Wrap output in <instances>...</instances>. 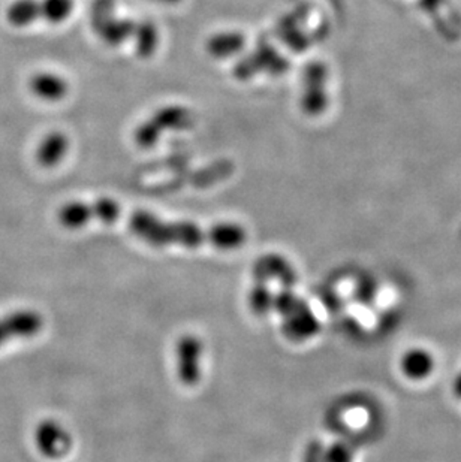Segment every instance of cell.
Returning <instances> with one entry per match:
<instances>
[{"label":"cell","mask_w":461,"mask_h":462,"mask_svg":"<svg viewBox=\"0 0 461 462\" xmlns=\"http://www.w3.org/2000/svg\"><path fill=\"white\" fill-rule=\"evenodd\" d=\"M129 229L139 240L152 247L163 249L180 245L196 249L210 244L219 251H237L248 241V231L233 222L216 223L209 229L187 220H163L150 211H133L129 218Z\"/></svg>","instance_id":"1"},{"label":"cell","mask_w":461,"mask_h":462,"mask_svg":"<svg viewBox=\"0 0 461 462\" xmlns=\"http://www.w3.org/2000/svg\"><path fill=\"white\" fill-rule=\"evenodd\" d=\"M329 67L322 61L314 60L307 63L303 71V92H301V108L309 116H319L329 108L330 96Z\"/></svg>","instance_id":"2"},{"label":"cell","mask_w":461,"mask_h":462,"mask_svg":"<svg viewBox=\"0 0 461 462\" xmlns=\"http://www.w3.org/2000/svg\"><path fill=\"white\" fill-rule=\"evenodd\" d=\"M418 6L427 15L433 28L443 41H460L461 12L454 0H418Z\"/></svg>","instance_id":"3"},{"label":"cell","mask_w":461,"mask_h":462,"mask_svg":"<svg viewBox=\"0 0 461 462\" xmlns=\"http://www.w3.org/2000/svg\"><path fill=\"white\" fill-rule=\"evenodd\" d=\"M45 326V319L38 310L20 308L0 316V347L14 340H30Z\"/></svg>","instance_id":"4"},{"label":"cell","mask_w":461,"mask_h":462,"mask_svg":"<svg viewBox=\"0 0 461 462\" xmlns=\"http://www.w3.org/2000/svg\"><path fill=\"white\" fill-rule=\"evenodd\" d=\"M203 352H204V345L196 335H181L177 341V376L181 385L194 387L200 383L203 376V370H201Z\"/></svg>","instance_id":"5"},{"label":"cell","mask_w":461,"mask_h":462,"mask_svg":"<svg viewBox=\"0 0 461 462\" xmlns=\"http://www.w3.org/2000/svg\"><path fill=\"white\" fill-rule=\"evenodd\" d=\"M34 443L44 458L62 459L72 448V437L56 419H44L35 426Z\"/></svg>","instance_id":"6"},{"label":"cell","mask_w":461,"mask_h":462,"mask_svg":"<svg viewBox=\"0 0 461 462\" xmlns=\"http://www.w3.org/2000/svg\"><path fill=\"white\" fill-rule=\"evenodd\" d=\"M253 277L257 282H264V283H268L270 280H277L283 288L288 289L292 288L298 279L297 271L290 260L277 253H270L259 258L257 264L253 265Z\"/></svg>","instance_id":"7"},{"label":"cell","mask_w":461,"mask_h":462,"mask_svg":"<svg viewBox=\"0 0 461 462\" xmlns=\"http://www.w3.org/2000/svg\"><path fill=\"white\" fill-rule=\"evenodd\" d=\"M71 150V139L62 131H50L35 147V161L41 168L54 170L67 159Z\"/></svg>","instance_id":"8"},{"label":"cell","mask_w":461,"mask_h":462,"mask_svg":"<svg viewBox=\"0 0 461 462\" xmlns=\"http://www.w3.org/2000/svg\"><path fill=\"white\" fill-rule=\"evenodd\" d=\"M28 87L34 98L47 104H58L69 93L67 78L54 71L35 72L29 78Z\"/></svg>","instance_id":"9"},{"label":"cell","mask_w":461,"mask_h":462,"mask_svg":"<svg viewBox=\"0 0 461 462\" xmlns=\"http://www.w3.org/2000/svg\"><path fill=\"white\" fill-rule=\"evenodd\" d=\"M400 371L410 382H425L436 371V356L423 346H414L400 358Z\"/></svg>","instance_id":"10"},{"label":"cell","mask_w":461,"mask_h":462,"mask_svg":"<svg viewBox=\"0 0 461 462\" xmlns=\"http://www.w3.org/2000/svg\"><path fill=\"white\" fill-rule=\"evenodd\" d=\"M307 15L309 10L305 6H298L290 14H286L277 24V35L292 52H303L312 45L314 38L309 34H306L305 28H301V23L305 21Z\"/></svg>","instance_id":"11"},{"label":"cell","mask_w":461,"mask_h":462,"mask_svg":"<svg viewBox=\"0 0 461 462\" xmlns=\"http://www.w3.org/2000/svg\"><path fill=\"white\" fill-rule=\"evenodd\" d=\"M283 331L286 337L294 341L309 340L312 337L318 334L321 330L318 317L314 316L309 304L305 302L303 306L292 313L290 316L283 317Z\"/></svg>","instance_id":"12"},{"label":"cell","mask_w":461,"mask_h":462,"mask_svg":"<svg viewBox=\"0 0 461 462\" xmlns=\"http://www.w3.org/2000/svg\"><path fill=\"white\" fill-rule=\"evenodd\" d=\"M93 220H98L95 203L69 201L58 210L59 225L68 231H80Z\"/></svg>","instance_id":"13"},{"label":"cell","mask_w":461,"mask_h":462,"mask_svg":"<svg viewBox=\"0 0 461 462\" xmlns=\"http://www.w3.org/2000/svg\"><path fill=\"white\" fill-rule=\"evenodd\" d=\"M137 28V21L131 19H120L113 15L111 19L104 23L98 24L95 28L96 34L99 35L100 39L111 47H119L126 43L129 38H132L133 32Z\"/></svg>","instance_id":"14"},{"label":"cell","mask_w":461,"mask_h":462,"mask_svg":"<svg viewBox=\"0 0 461 462\" xmlns=\"http://www.w3.org/2000/svg\"><path fill=\"white\" fill-rule=\"evenodd\" d=\"M5 19L15 28H26L41 21L39 0H12L6 8Z\"/></svg>","instance_id":"15"},{"label":"cell","mask_w":461,"mask_h":462,"mask_svg":"<svg viewBox=\"0 0 461 462\" xmlns=\"http://www.w3.org/2000/svg\"><path fill=\"white\" fill-rule=\"evenodd\" d=\"M246 47V36L240 32H220L207 41V52L214 59L237 56Z\"/></svg>","instance_id":"16"},{"label":"cell","mask_w":461,"mask_h":462,"mask_svg":"<svg viewBox=\"0 0 461 462\" xmlns=\"http://www.w3.org/2000/svg\"><path fill=\"white\" fill-rule=\"evenodd\" d=\"M252 56L257 61L259 72H268L270 76H283L290 69V61L264 39L258 43L257 50L252 52Z\"/></svg>","instance_id":"17"},{"label":"cell","mask_w":461,"mask_h":462,"mask_svg":"<svg viewBox=\"0 0 461 462\" xmlns=\"http://www.w3.org/2000/svg\"><path fill=\"white\" fill-rule=\"evenodd\" d=\"M152 122L156 124L161 132L163 131H183L192 126L194 118L189 109L179 105H170L157 109L152 116Z\"/></svg>","instance_id":"18"},{"label":"cell","mask_w":461,"mask_h":462,"mask_svg":"<svg viewBox=\"0 0 461 462\" xmlns=\"http://www.w3.org/2000/svg\"><path fill=\"white\" fill-rule=\"evenodd\" d=\"M132 38L135 41V50L139 57L147 59L156 52L159 35H157L156 26L150 20L137 21V28H135Z\"/></svg>","instance_id":"19"},{"label":"cell","mask_w":461,"mask_h":462,"mask_svg":"<svg viewBox=\"0 0 461 462\" xmlns=\"http://www.w3.org/2000/svg\"><path fill=\"white\" fill-rule=\"evenodd\" d=\"M41 21L59 26L67 21L76 10L74 0H39Z\"/></svg>","instance_id":"20"},{"label":"cell","mask_w":461,"mask_h":462,"mask_svg":"<svg viewBox=\"0 0 461 462\" xmlns=\"http://www.w3.org/2000/svg\"><path fill=\"white\" fill-rule=\"evenodd\" d=\"M273 299L274 295L264 282H257V284H253L252 291L249 293V306L258 316H264L273 310Z\"/></svg>","instance_id":"21"},{"label":"cell","mask_w":461,"mask_h":462,"mask_svg":"<svg viewBox=\"0 0 461 462\" xmlns=\"http://www.w3.org/2000/svg\"><path fill=\"white\" fill-rule=\"evenodd\" d=\"M305 302V299L297 297L290 289L283 288L281 292L274 295L273 308H274L281 316L286 317L297 312Z\"/></svg>","instance_id":"22"},{"label":"cell","mask_w":461,"mask_h":462,"mask_svg":"<svg viewBox=\"0 0 461 462\" xmlns=\"http://www.w3.org/2000/svg\"><path fill=\"white\" fill-rule=\"evenodd\" d=\"M96 214H98V222L104 225H111L117 222L122 214L120 203L115 199L102 196L95 201Z\"/></svg>","instance_id":"23"},{"label":"cell","mask_w":461,"mask_h":462,"mask_svg":"<svg viewBox=\"0 0 461 462\" xmlns=\"http://www.w3.org/2000/svg\"><path fill=\"white\" fill-rule=\"evenodd\" d=\"M161 135V131L150 118V120L141 123L137 131H135V141L143 148H150V147L156 146V142L159 141Z\"/></svg>","instance_id":"24"},{"label":"cell","mask_w":461,"mask_h":462,"mask_svg":"<svg viewBox=\"0 0 461 462\" xmlns=\"http://www.w3.org/2000/svg\"><path fill=\"white\" fill-rule=\"evenodd\" d=\"M323 462H354V450L346 443H334L323 450Z\"/></svg>","instance_id":"25"},{"label":"cell","mask_w":461,"mask_h":462,"mask_svg":"<svg viewBox=\"0 0 461 462\" xmlns=\"http://www.w3.org/2000/svg\"><path fill=\"white\" fill-rule=\"evenodd\" d=\"M259 74L257 67V61L253 59L252 52L248 56L242 57L234 67V76L238 80L248 81L252 80L253 76Z\"/></svg>","instance_id":"26"},{"label":"cell","mask_w":461,"mask_h":462,"mask_svg":"<svg viewBox=\"0 0 461 462\" xmlns=\"http://www.w3.org/2000/svg\"><path fill=\"white\" fill-rule=\"evenodd\" d=\"M323 450H325V448H323L322 443L314 440L306 449L303 462H323Z\"/></svg>","instance_id":"27"},{"label":"cell","mask_w":461,"mask_h":462,"mask_svg":"<svg viewBox=\"0 0 461 462\" xmlns=\"http://www.w3.org/2000/svg\"><path fill=\"white\" fill-rule=\"evenodd\" d=\"M376 297V284L373 282H364V283L360 284L357 289V298L360 301L364 302V304H369V302L373 301Z\"/></svg>","instance_id":"28"},{"label":"cell","mask_w":461,"mask_h":462,"mask_svg":"<svg viewBox=\"0 0 461 462\" xmlns=\"http://www.w3.org/2000/svg\"><path fill=\"white\" fill-rule=\"evenodd\" d=\"M155 2H161V4H167V5H176L181 0H155Z\"/></svg>","instance_id":"29"}]
</instances>
